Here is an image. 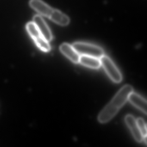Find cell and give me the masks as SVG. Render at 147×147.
Segmentation results:
<instances>
[{
	"label": "cell",
	"mask_w": 147,
	"mask_h": 147,
	"mask_svg": "<svg viewBox=\"0 0 147 147\" xmlns=\"http://www.w3.org/2000/svg\"><path fill=\"white\" fill-rule=\"evenodd\" d=\"M133 91V88L130 85L123 87L100 113L98 118L99 122L105 123L111 120L126 103L129 95Z\"/></svg>",
	"instance_id": "6da1fadb"
},
{
	"label": "cell",
	"mask_w": 147,
	"mask_h": 147,
	"mask_svg": "<svg viewBox=\"0 0 147 147\" xmlns=\"http://www.w3.org/2000/svg\"><path fill=\"white\" fill-rule=\"evenodd\" d=\"M72 46L80 55L93 57L99 59L104 55V51L102 49L94 45L77 42L74 43Z\"/></svg>",
	"instance_id": "7a4b0ae2"
},
{
	"label": "cell",
	"mask_w": 147,
	"mask_h": 147,
	"mask_svg": "<svg viewBox=\"0 0 147 147\" xmlns=\"http://www.w3.org/2000/svg\"><path fill=\"white\" fill-rule=\"evenodd\" d=\"M101 65L110 79L116 83H119L122 80V76L114 63L110 57L106 55H103L100 58Z\"/></svg>",
	"instance_id": "3957f363"
},
{
	"label": "cell",
	"mask_w": 147,
	"mask_h": 147,
	"mask_svg": "<svg viewBox=\"0 0 147 147\" xmlns=\"http://www.w3.org/2000/svg\"><path fill=\"white\" fill-rule=\"evenodd\" d=\"M33 22L37 26L41 35L49 42L52 40V33L49 27L40 15H36L33 19Z\"/></svg>",
	"instance_id": "277c9868"
},
{
	"label": "cell",
	"mask_w": 147,
	"mask_h": 147,
	"mask_svg": "<svg viewBox=\"0 0 147 147\" xmlns=\"http://www.w3.org/2000/svg\"><path fill=\"white\" fill-rule=\"evenodd\" d=\"M125 121L130 130L135 140L138 142H142L143 139V137L138 126L136 119L132 115L128 114L125 116Z\"/></svg>",
	"instance_id": "5b68a950"
},
{
	"label": "cell",
	"mask_w": 147,
	"mask_h": 147,
	"mask_svg": "<svg viewBox=\"0 0 147 147\" xmlns=\"http://www.w3.org/2000/svg\"><path fill=\"white\" fill-rule=\"evenodd\" d=\"M30 5L31 7L39 14L49 18L53 8L41 0H30Z\"/></svg>",
	"instance_id": "8992f818"
},
{
	"label": "cell",
	"mask_w": 147,
	"mask_h": 147,
	"mask_svg": "<svg viewBox=\"0 0 147 147\" xmlns=\"http://www.w3.org/2000/svg\"><path fill=\"white\" fill-rule=\"evenodd\" d=\"M60 51L72 62L78 63L80 55L72 45L68 43L62 44L60 47Z\"/></svg>",
	"instance_id": "52a82bcc"
},
{
	"label": "cell",
	"mask_w": 147,
	"mask_h": 147,
	"mask_svg": "<svg viewBox=\"0 0 147 147\" xmlns=\"http://www.w3.org/2000/svg\"><path fill=\"white\" fill-rule=\"evenodd\" d=\"M128 100L134 106L147 114V101L144 98L132 92L129 95Z\"/></svg>",
	"instance_id": "ba28073f"
},
{
	"label": "cell",
	"mask_w": 147,
	"mask_h": 147,
	"mask_svg": "<svg viewBox=\"0 0 147 147\" xmlns=\"http://www.w3.org/2000/svg\"><path fill=\"white\" fill-rule=\"evenodd\" d=\"M49 18L59 25L65 26L70 22V19L67 15L59 10L53 9Z\"/></svg>",
	"instance_id": "9c48e42d"
},
{
	"label": "cell",
	"mask_w": 147,
	"mask_h": 147,
	"mask_svg": "<svg viewBox=\"0 0 147 147\" xmlns=\"http://www.w3.org/2000/svg\"><path fill=\"white\" fill-rule=\"evenodd\" d=\"M79 63L83 66L93 69H98L101 66L100 59L88 56H80Z\"/></svg>",
	"instance_id": "30bf717a"
},
{
	"label": "cell",
	"mask_w": 147,
	"mask_h": 147,
	"mask_svg": "<svg viewBox=\"0 0 147 147\" xmlns=\"http://www.w3.org/2000/svg\"><path fill=\"white\" fill-rule=\"evenodd\" d=\"M26 29L29 35L34 40L42 36L37 26L33 22L27 24Z\"/></svg>",
	"instance_id": "8fae6325"
},
{
	"label": "cell",
	"mask_w": 147,
	"mask_h": 147,
	"mask_svg": "<svg viewBox=\"0 0 147 147\" xmlns=\"http://www.w3.org/2000/svg\"><path fill=\"white\" fill-rule=\"evenodd\" d=\"M37 46L43 51L49 52L51 50L50 45L48 40H46L42 36L34 40Z\"/></svg>",
	"instance_id": "7c38bea8"
},
{
	"label": "cell",
	"mask_w": 147,
	"mask_h": 147,
	"mask_svg": "<svg viewBox=\"0 0 147 147\" xmlns=\"http://www.w3.org/2000/svg\"><path fill=\"white\" fill-rule=\"evenodd\" d=\"M136 121L138 126L143 137V138L147 137V127L145 121L142 118H138L136 119Z\"/></svg>",
	"instance_id": "4fadbf2b"
}]
</instances>
